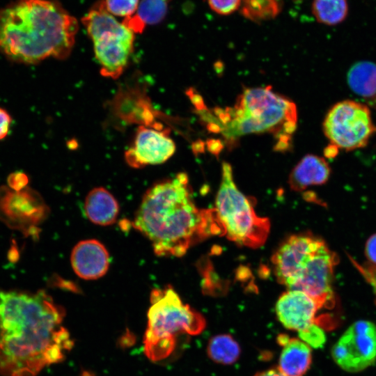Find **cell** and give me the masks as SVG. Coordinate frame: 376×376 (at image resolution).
Masks as SVG:
<instances>
[{
	"mask_svg": "<svg viewBox=\"0 0 376 376\" xmlns=\"http://www.w3.org/2000/svg\"><path fill=\"white\" fill-rule=\"evenodd\" d=\"M325 242L310 233L292 235L276 249L272 263L277 281L285 285Z\"/></svg>",
	"mask_w": 376,
	"mask_h": 376,
	"instance_id": "12",
	"label": "cell"
},
{
	"mask_svg": "<svg viewBox=\"0 0 376 376\" xmlns=\"http://www.w3.org/2000/svg\"><path fill=\"white\" fill-rule=\"evenodd\" d=\"M87 218L99 226H109L117 219L118 203L114 196L104 187H95L87 194L84 202Z\"/></svg>",
	"mask_w": 376,
	"mask_h": 376,
	"instance_id": "17",
	"label": "cell"
},
{
	"mask_svg": "<svg viewBox=\"0 0 376 376\" xmlns=\"http://www.w3.org/2000/svg\"><path fill=\"white\" fill-rule=\"evenodd\" d=\"M241 13L253 22L273 19L282 10L281 0H242Z\"/></svg>",
	"mask_w": 376,
	"mask_h": 376,
	"instance_id": "22",
	"label": "cell"
},
{
	"mask_svg": "<svg viewBox=\"0 0 376 376\" xmlns=\"http://www.w3.org/2000/svg\"><path fill=\"white\" fill-rule=\"evenodd\" d=\"M70 263L75 273L84 280L98 279L109 267V254L106 247L95 239L82 240L73 248Z\"/></svg>",
	"mask_w": 376,
	"mask_h": 376,
	"instance_id": "15",
	"label": "cell"
},
{
	"mask_svg": "<svg viewBox=\"0 0 376 376\" xmlns=\"http://www.w3.org/2000/svg\"><path fill=\"white\" fill-rule=\"evenodd\" d=\"M47 207L36 191L28 187L15 191L0 187V220L8 227L29 233L43 219Z\"/></svg>",
	"mask_w": 376,
	"mask_h": 376,
	"instance_id": "11",
	"label": "cell"
},
{
	"mask_svg": "<svg viewBox=\"0 0 376 376\" xmlns=\"http://www.w3.org/2000/svg\"><path fill=\"white\" fill-rule=\"evenodd\" d=\"M7 181L10 189L19 191L26 187L29 178L24 173L16 171L8 175Z\"/></svg>",
	"mask_w": 376,
	"mask_h": 376,
	"instance_id": "27",
	"label": "cell"
},
{
	"mask_svg": "<svg viewBox=\"0 0 376 376\" xmlns=\"http://www.w3.org/2000/svg\"><path fill=\"white\" fill-rule=\"evenodd\" d=\"M214 113L216 120L210 121V129L221 132L229 139L271 133L278 139L279 150L286 149L297 127L295 104L270 86L244 88L233 107L216 109Z\"/></svg>",
	"mask_w": 376,
	"mask_h": 376,
	"instance_id": "4",
	"label": "cell"
},
{
	"mask_svg": "<svg viewBox=\"0 0 376 376\" xmlns=\"http://www.w3.org/2000/svg\"><path fill=\"white\" fill-rule=\"evenodd\" d=\"M281 347L279 370L285 376H304L311 365V347L299 338L290 337Z\"/></svg>",
	"mask_w": 376,
	"mask_h": 376,
	"instance_id": "18",
	"label": "cell"
},
{
	"mask_svg": "<svg viewBox=\"0 0 376 376\" xmlns=\"http://www.w3.org/2000/svg\"><path fill=\"white\" fill-rule=\"evenodd\" d=\"M139 0H104L107 10L115 17L128 18L134 15L138 8Z\"/></svg>",
	"mask_w": 376,
	"mask_h": 376,
	"instance_id": "24",
	"label": "cell"
},
{
	"mask_svg": "<svg viewBox=\"0 0 376 376\" xmlns=\"http://www.w3.org/2000/svg\"><path fill=\"white\" fill-rule=\"evenodd\" d=\"M132 225L149 240L158 256L181 257L196 242L224 235L215 209L195 205L188 176L182 172L147 190Z\"/></svg>",
	"mask_w": 376,
	"mask_h": 376,
	"instance_id": "2",
	"label": "cell"
},
{
	"mask_svg": "<svg viewBox=\"0 0 376 376\" xmlns=\"http://www.w3.org/2000/svg\"><path fill=\"white\" fill-rule=\"evenodd\" d=\"M224 235L237 244L258 248L266 242L270 221L258 216L252 203L235 183L232 167L223 162L214 207Z\"/></svg>",
	"mask_w": 376,
	"mask_h": 376,
	"instance_id": "6",
	"label": "cell"
},
{
	"mask_svg": "<svg viewBox=\"0 0 376 376\" xmlns=\"http://www.w3.org/2000/svg\"><path fill=\"white\" fill-rule=\"evenodd\" d=\"M77 31V19L53 0H15L0 9V52L13 62L65 59Z\"/></svg>",
	"mask_w": 376,
	"mask_h": 376,
	"instance_id": "3",
	"label": "cell"
},
{
	"mask_svg": "<svg viewBox=\"0 0 376 376\" xmlns=\"http://www.w3.org/2000/svg\"><path fill=\"white\" fill-rule=\"evenodd\" d=\"M12 118L9 113L0 107V140L3 139L9 133Z\"/></svg>",
	"mask_w": 376,
	"mask_h": 376,
	"instance_id": "29",
	"label": "cell"
},
{
	"mask_svg": "<svg viewBox=\"0 0 376 376\" xmlns=\"http://www.w3.org/2000/svg\"><path fill=\"white\" fill-rule=\"evenodd\" d=\"M81 21L93 42L102 75L118 78L132 53L134 32L109 13L103 2L95 5Z\"/></svg>",
	"mask_w": 376,
	"mask_h": 376,
	"instance_id": "7",
	"label": "cell"
},
{
	"mask_svg": "<svg viewBox=\"0 0 376 376\" xmlns=\"http://www.w3.org/2000/svg\"><path fill=\"white\" fill-rule=\"evenodd\" d=\"M64 317L43 290L0 289V375L36 376L63 361L74 345Z\"/></svg>",
	"mask_w": 376,
	"mask_h": 376,
	"instance_id": "1",
	"label": "cell"
},
{
	"mask_svg": "<svg viewBox=\"0 0 376 376\" xmlns=\"http://www.w3.org/2000/svg\"><path fill=\"white\" fill-rule=\"evenodd\" d=\"M323 131L333 148L352 150L365 147L376 132L369 107L346 100L334 104L326 115Z\"/></svg>",
	"mask_w": 376,
	"mask_h": 376,
	"instance_id": "8",
	"label": "cell"
},
{
	"mask_svg": "<svg viewBox=\"0 0 376 376\" xmlns=\"http://www.w3.org/2000/svg\"><path fill=\"white\" fill-rule=\"evenodd\" d=\"M253 376H285L281 373L279 369L276 368H271L260 372L257 373Z\"/></svg>",
	"mask_w": 376,
	"mask_h": 376,
	"instance_id": "30",
	"label": "cell"
},
{
	"mask_svg": "<svg viewBox=\"0 0 376 376\" xmlns=\"http://www.w3.org/2000/svg\"><path fill=\"white\" fill-rule=\"evenodd\" d=\"M210 8L217 14L228 15L236 11L242 0H207Z\"/></svg>",
	"mask_w": 376,
	"mask_h": 376,
	"instance_id": "26",
	"label": "cell"
},
{
	"mask_svg": "<svg viewBox=\"0 0 376 376\" xmlns=\"http://www.w3.org/2000/svg\"><path fill=\"white\" fill-rule=\"evenodd\" d=\"M207 354L214 362L221 365H232L240 358L241 348L230 334H221L212 336L208 341Z\"/></svg>",
	"mask_w": 376,
	"mask_h": 376,
	"instance_id": "20",
	"label": "cell"
},
{
	"mask_svg": "<svg viewBox=\"0 0 376 376\" xmlns=\"http://www.w3.org/2000/svg\"><path fill=\"white\" fill-rule=\"evenodd\" d=\"M337 262L336 254L324 243L285 285L287 290L301 291L318 301L323 308L332 307L334 305L332 279Z\"/></svg>",
	"mask_w": 376,
	"mask_h": 376,
	"instance_id": "10",
	"label": "cell"
},
{
	"mask_svg": "<svg viewBox=\"0 0 376 376\" xmlns=\"http://www.w3.org/2000/svg\"><path fill=\"white\" fill-rule=\"evenodd\" d=\"M330 173V167L324 158L309 154L293 168L288 178V184L293 191H303L308 187L324 184Z\"/></svg>",
	"mask_w": 376,
	"mask_h": 376,
	"instance_id": "16",
	"label": "cell"
},
{
	"mask_svg": "<svg viewBox=\"0 0 376 376\" xmlns=\"http://www.w3.org/2000/svg\"><path fill=\"white\" fill-rule=\"evenodd\" d=\"M322 308L318 301L305 292L287 290L276 301L275 311L285 328L300 331L314 323L320 325L316 315Z\"/></svg>",
	"mask_w": 376,
	"mask_h": 376,
	"instance_id": "14",
	"label": "cell"
},
{
	"mask_svg": "<svg viewBox=\"0 0 376 376\" xmlns=\"http://www.w3.org/2000/svg\"><path fill=\"white\" fill-rule=\"evenodd\" d=\"M347 81L350 88L368 107L376 109V63L368 61L354 63L347 72Z\"/></svg>",
	"mask_w": 376,
	"mask_h": 376,
	"instance_id": "19",
	"label": "cell"
},
{
	"mask_svg": "<svg viewBox=\"0 0 376 376\" xmlns=\"http://www.w3.org/2000/svg\"><path fill=\"white\" fill-rule=\"evenodd\" d=\"M150 300L143 348L147 357L156 362L173 352L178 336L198 335L206 322L201 313L182 302L171 286L154 288Z\"/></svg>",
	"mask_w": 376,
	"mask_h": 376,
	"instance_id": "5",
	"label": "cell"
},
{
	"mask_svg": "<svg viewBox=\"0 0 376 376\" xmlns=\"http://www.w3.org/2000/svg\"><path fill=\"white\" fill-rule=\"evenodd\" d=\"M170 0H141L135 16L146 26L156 24L165 17Z\"/></svg>",
	"mask_w": 376,
	"mask_h": 376,
	"instance_id": "23",
	"label": "cell"
},
{
	"mask_svg": "<svg viewBox=\"0 0 376 376\" xmlns=\"http://www.w3.org/2000/svg\"><path fill=\"white\" fill-rule=\"evenodd\" d=\"M335 363L348 373L361 372L376 361V324L357 320L343 334L331 348Z\"/></svg>",
	"mask_w": 376,
	"mask_h": 376,
	"instance_id": "9",
	"label": "cell"
},
{
	"mask_svg": "<svg viewBox=\"0 0 376 376\" xmlns=\"http://www.w3.org/2000/svg\"><path fill=\"white\" fill-rule=\"evenodd\" d=\"M365 256L370 265L376 266V233L367 240L365 245Z\"/></svg>",
	"mask_w": 376,
	"mask_h": 376,
	"instance_id": "28",
	"label": "cell"
},
{
	"mask_svg": "<svg viewBox=\"0 0 376 376\" xmlns=\"http://www.w3.org/2000/svg\"><path fill=\"white\" fill-rule=\"evenodd\" d=\"M347 0H313L311 10L321 24L334 26L343 22L348 15Z\"/></svg>",
	"mask_w": 376,
	"mask_h": 376,
	"instance_id": "21",
	"label": "cell"
},
{
	"mask_svg": "<svg viewBox=\"0 0 376 376\" xmlns=\"http://www.w3.org/2000/svg\"><path fill=\"white\" fill-rule=\"evenodd\" d=\"M175 151V145L166 131L141 126L132 145L125 153L126 162L135 169L166 162Z\"/></svg>",
	"mask_w": 376,
	"mask_h": 376,
	"instance_id": "13",
	"label": "cell"
},
{
	"mask_svg": "<svg viewBox=\"0 0 376 376\" xmlns=\"http://www.w3.org/2000/svg\"><path fill=\"white\" fill-rule=\"evenodd\" d=\"M299 338L311 348H320L326 341V336L322 327L314 323L307 328L298 331Z\"/></svg>",
	"mask_w": 376,
	"mask_h": 376,
	"instance_id": "25",
	"label": "cell"
},
{
	"mask_svg": "<svg viewBox=\"0 0 376 376\" xmlns=\"http://www.w3.org/2000/svg\"><path fill=\"white\" fill-rule=\"evenodd\" d=\"M81 376H95V375L91 371L84 370V371H82Z\"/></svg>",
	"mask_w": 376,
	"mask_h": 376,
	"instance_id": "31",
	"label": "cell"
}]
</instances>
